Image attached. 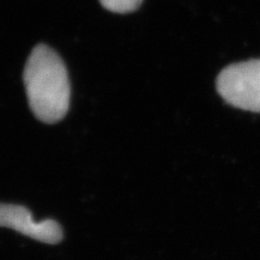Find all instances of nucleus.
I'll return each instance as SVG.
<instances>
[{
  "instance_id": "f257e3e1",
  "label": "nucleus",
  "mask_w": 260,
  "mask_h": 260,
  "mask_svg": "<svg viewBox=\"0 0 260 260\" xmlns=\"http://www.w3.org/2000/svg\"><path fill=\"white\" fill-rule=\"evenodd\" d=\"M32 114L46 124L58 123L67 115L71 85L67 67L53 49L40 44L30 52L23 73Z\"/></svg>"
},
{
  "instance_id": "f03ea898",
  "label": "nucleus",
  "mask_w": 260,
  "mask_h": 260,
  "mask_svg": "<svg viewBox=\"0 0 260 260\" xmlns=\"http://www.w3.org/2000/svg\"><path fill=\"white\" fill-rule=\"evenodd\" d=\"M217 90L232 107L260 112V60L229 65L217 78Z\"/></svg>"
},
{
  "instance_id": "7ed1b4c3",
  "label": "nucleus",
  "mask_w": 260,
  "mask_h": 260,
  "mask_svg": "<svg viewBox=\"0 0 260 260\" xmlns=\"http://www.w3.org/2000/svg\"><path fill=\"white\" fill-rule=\"evenodd\" d=\"M0 226L9 228L32 240L56 244L63 239L61 225L52 219L35 221L30 211L24 206L0 203Z\"/></svg>"
},
{
  "instance_id": "20e7f679",
  "label": "nucleus",
  "mask_w": 260,
  "mask_h": 260,
  "mask_svg": "<svg viewBox=\"0 0 260 260\" xmlns=\"http://www.w3.org/2000/svg\"><path fill=\"white\" fill-rule=\"evenodd\" d=\"M102 7L114 13H130L136 11L143 0H99Z\"/></svg>"
}]
</instances>
